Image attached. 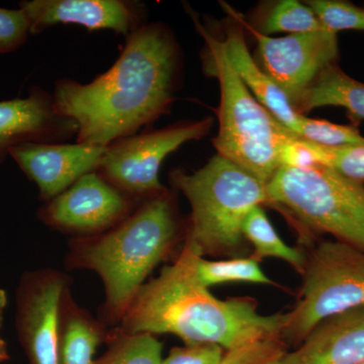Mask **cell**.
<instances>
[{
    "mask_svg": "<svg viewBox=\"0 0 364 364\" xmlns=\"http://www.w3.org/2000/svg\"><path fill=\"white\" fill-rule=\"evenodd\" d=\"M31 35L30 21L23 9L0 7V54L16 52Z\"/></svg>",
    "mask_w": 364,
    "mask_h": 364,
    "instance_id": "27",
    "label": "cell"
},
{
    "mask_svg": "<svg viewBox=\"0 0 364 364\" xmlns=\"http://www.w3.org/2000/svg\"><path fill=\"white\" fill-rule=\"evenodd\" d=\"M212 124L208 117L122 139L107 147L97 172L132 200L161 195L166 191L159 181L165 158L183 144L208 135Z\"/></svg>",
    "mask_w": 364,
    "mask_h": 364,
    "instance_id": "8",
    "label": "cell"
},
{
    "mask_svg": "<svg viewBox=\"0 0 364 364\" xmlns=\"http://www.w3.org/2000/svg\"><path fill=\"white\" fill-rule=\"evenodd\" d=\"M196 275L203 286L210 287L228 282L272 284L273 282L253 256L226 260H207L200 256L196 263Z\"/></svg>",
    "mask_w": 364,
    "mask_h": 364,
    "instance_id": "19",
    "label": "cell"
},
{
    "mask_svg": "<svg viewBox=\"0 0 364 364\" xmlns=\"http://www.w3.org/2000/svg\"><path fill=\"white\" fill-rule=\"evenodd\" d=\"M298 136L327 147L364 146V136L360 135L358 128L305 116L301 117Z\"/></svg>",
    "mask_w": 364,
    "mask_h": 364,
    "instance_id": "23",
    "label": "cell"
},
{
    "mask_svg": "<svg viewBox=\"0 0 364 364\" xmlns=\"http://www.w3.org/2000/svg\"><path fill=\"white\" fill-rule=\"evenodd\" d=\"M7 358H9V355H7L6 342H4V339L0 337V363L6 360Z\"/></svg>",
    "mask_w": 364,
    "mask_h": 364,
    "instance_id": "31",
    "label": "cell"
},
{
    "mask_svg": "<svg viewBox=\"0 0 364 364\" xmlns=\"http://www.w3.org/2000/svg\"><path fill=\"white\" fill-rule=\"evenodd\" d=\"M301 274L299 301L282 318V339L301 342L321 321L364 306L363 251L336 240L321 242Z\"/></svg>",
    "mask_w": 364,
    "mask_h": 364,
    "instance_id": "7",
    "label": "cell"
},
{
    "mask_svg": "<svg viewBox=\"0 0 364 364\" xmlns=\"http://www.w3.org/2000/svg\"><path fill=\"white\" fill-rule=\"evenodd\" d=\"M170 178L191 203L186 241L202 256L236 252L244 220L268 203L267 184L219 154L198 171L176 169Z\"/></svg>",
    "mask_w": 364,
    "mask_h": 364,
    "instance_id": "4",
    "label": "cell"
},
{
    "mask_svg": "<svg viewBox=\"0 0 364 364\" xmlns=\"http://www.w3.org/2000/svg\"><path fill=\"white\" fill-rule=\"evenodd\" d=\"M224 43L230 63L251 95L282 126L298 136L304 114L296 112L286 92L251 57L240 31L236 28L228 31Z\"/></svg>",
    "mask_w": 364,
    "mask_h": 364,
    "instance_id": "16",
    "label": "cell"
},
{
    "mask_svg": "<svg viewBox=\"0 0 364 364\" xmlns=\"http://www.w3.org/2000/svg\"><path fill=\"white\" fill-rule=\"evenodd\" d=\"M358 364H364V360L361 361V363H359Z\"/></svg>",
    "mask_w": 364,
    "mask_h": 364,
    "instance_id": "32",
    "label": "cell"
},
{
    "mask_svg": "<svg viewBox=\"0 0 364 364\" xmlns=\"http://www.w3.org/2000/svg\"><path fill=\"white\" fill-rule=\"evenodd\" d=\"M328 105L346 109L354 128L364 121V83L347 75L336 63L318 74L294 107L303 114Z\"/></svg>",
    "mask_w": 364,
    "mask_h": 364,
    "instance_id": "17",
    "label": "cell"
},
{
    "mask_svg": "<svg viewBox=\"0 0 364 364\" xmlns=\"http://www.w3.org/2000/svg\"><path fill=\"white\" fill-rule=\"evenodd\" d=\"M200 256L186 241L176 262L163 268L134 296L122 318L123 332L167 333L186 345L215 344L225 351L282 335L284 314L261 315L251 299L215 298L196 275Z\"/></svg>",
    "mask_w": 364,
    "mask_h": 364,
    "instance_id": "2",
    "label": "cell"
},
{
    "mask_svg": "<svg viewBox=\"0 0 364 364\" xmlns=\"http://www.w3.org/2000/svg\"><path fill=\"white\" fill-rule=\"evenodd\" d=\"M225 350L215 344L186 345L176 348L161 364H221Z\"/></svg>",
    "mask_w": 364,
    "mask_h": 364,
    "instance_id": "29",
    "label": "cell"
},
{
    "mask_svg": "<svg viewBox=\"0 0 364 364\" xmlns=\"http://www.w3.org/2000/svg\"><path fill=\"white\" fill-rule=\"evenodd\" d=\"M191 14L207 44L208 70L220 81L218 154L267 184L279 168V146L287 129L251 95L234 70L224 41L218 40Z\"/></svg>",
    "mask_w": 364,
    "mask_h": 364,
    "instance_id": "5",
    "label": "cell"
},
{
    "mask_svg": "<svg viewBox=\"0 0 364 364\" xmlns=\"http://www.w3.org/2000/svg\"><path fill=\"white\" fill-rule=\"evenodd\" d=\"M65 282L55 272H37L21 282L18 330L31 364H61V305Z\"/></svg>",
    "mask_w": 364,
    "mask_h": 364,
    "instance_id": "11",
    "label": "cell"
},
{
    "mask_svg": "<svg viewBox=\"0 0 364 364\" xmlns=\"http://www.w3.org/2000/svg\"><path fill=\"white\" fill-rule=\"evenodd\" d=\"M277 205L316 233L364 252V186L327 166H280L267 186Z\"/></svg>",
    "mask_w": 364,
    "mask_h": 364,
    "instance_id": "6",
    "label": "cell"
},
{
    "mask_svg": "<svg viewBox=\"0 0 364 364\" xmlns=\"http://www.w3.org/2000/svg\"><path fill=\"white\" fill-rule=\"evenodd\" d=\"M100 340L97 324L81 314H73L61 325V364H95L93 354Z\"/></svg>",
    "mask_w": 364,
    "mask_h": 364,
    "instance_id": "20",
    "label": "cell"
},
{
    "mask_svg": "<svg viewBox=\"0 0 364 364\" xmlns=\"http://www.w3.org/2000/svg\"><path fill=\"white\" fill-rule=\"evenodd\" d=\"M30 21L31 35L60 23L90 31L109 30L130 36L145 18L144 6L124 0H23L18 4Z\"/></svg>",
    "mask_w": 364,
    "mask_h": 364,
    "instance_id": "13",
    "label": "cell"
},
{
    "mask_svg": "<svg viewBox=\"0 0 364 364\" xmlns=\"http://www.w3.org/2000/svg\"><path fill=\"white\" fill-rule=\"evenodd\" d=\"M134 200L97 171L79 178L40 210L47 224L78 233H95L116 226L132 214Z\"/></svg>",
    "mask_w": 364,
    "mask_h": 364,
    "instance_id": "10",
    "label": "cell"
},
{
    "mask_svg": "<svg viewBox=\"0 0 364 364\" xmlns=\"http://www.w3.org/2000/svg\"><path fill=\"white\" fill-rule=\"evenodd\" d=\"M178 69L168 28L147 23L127 37L116 63L91 82L59 79L55 107L77 124L76 142L109 147L168 112Z\"/></svg>",
    "mask_w": 364,
    "mask_h": 364,
    "instance_id": "1",
    "label": "cell"
},
{
    "mask_svg": "<svg viewBox=\"0 0 364 364\" xmlns=\"http://www.w3.org/2000/svg\"><path fill=\"white\" fill-rule=\"evenodd\" d=\"M364 360V306L321 321L282 364H358Z\"/></svg>",
    "mask_w": 364,
    "mask_h": 364,
    "instance_id": "15",
    "label": "cell"
},
{
    "mask_svg": "<svg viewBox=\"0 0 364 364\" xmlns=\"http://www.w3.org/2000/svg\"><path fill=\"white\" fill-rule=\"evenodd\" d=\"M329 161L327 167L336 170L352 181L364 182V146L327 147Z\"/></svg>",
    "mask_w": 364,
    "mask_h": 364,
    "instance_id": "28",
    "label": "cell"
},
{
    "mask_svg": "<svg viewBox=\"0 0 364 364\" xmlns=\"http://www.w3.org/2000/svg\"><path fill=\"white\" fill-rule=\"evenodd\" d=\"M107 147L83 143H31L9 152L18 167L37 184L42 200H49L81 177L97 171Z\"/></svg>",
    "mask_w": 364,
    "mask_h": 364,
    "instance_id": "12",
    "label": "cell"
},
{
    "mask_svg": "<svg viewBox=\"0 0 364 364\" xmlns=\"http://www.w3.org/2000/svg\"><path fill=\"white\" fill-rule=\"evenodd\" d=\"M280 166L311 168L327 166L329 161L327 146L310 142L287 130L279 146Z\"/></svg>",
    "mask_w": 364,
    "mask_h": 364,
    "instance_id": "24",
    "label": "cell"
},
{
    "mask_svg": "<svg viewBox=\"0 0 364 364\" xmlns=\"http://www.w3.org/2000/svg\"><path fill=\"white\" fill-rule=\"evenodd\" d=\"M7 303L6 294L4 289H0V327H1L2 320H4V312Z\"/></svg>",
    "mask_w": 364,
    "mask_h": 364,
    "instance_id": "30",
    "label": "cell"
},
{
    "mask_svg": "<svg viewBox=\"0 0 364 364\" xmlns=\"http://www.w3.org/2000/svg\"><path fill=\"white\" fill-rule=\"evenodd\" d=\"M162 344L146 333L126 334L95 364H161Z\"/></svg>",
    "mask_w": 364,
    "mask_h": 364,
    "instance_id": "22",
    "label": "cell"
},
{
    "mask_svg": "<svg viewBox=\"0 0 364 364\" xmlns=\"http://www.w3.org/2000/svg\"><path fill=\"white\" fill-rule=\"evenodd\" d=\"M242 234L254 247L256 259L273 257L287 261L299 272L305 268L306 257L299 249L291 247L280 238L261 205L254 208L244 220Z\"/></svg>",
    "mask_w": 364,
    "mask_h": 364,
    "instance_id": "18",
    "label": "cell"
},
{
    "mask_svg": "<svg viewBox=\"0 0 364 364\" xmlns=\"http://www.w3.org/2000/svg\"><path fill=\"white\" fill-rule=\"evenodd\" d=\"M325 26L308 4L296 0L277 2L263 16L259 30L262 35L277 33H304L322 30ZM255 30V28H254Z\"/></svg>",
    "mask_w": 364,
    "mask_h": 364,
    "instance_id": "21",
    "label": "cell"
},
{
    "mask_svg": "<svg viewBox=\"0 0 364 364\" xmlns=\"http://www.w3.org/2000/svg\"><path fill=\"white\" fill-rule=\"evenodd\" d=\"M77 133V124L57 111L53 95L33 86L28 97L0 102V165L14 147L63 143Z\"/></svg>",
    "mask_w": 364,
    "mask_h": 364,
    "instance_id": "14",
    "label": "cell"
},
{
    "mask_svg": "<svg viewBox=\"0 0 364 364\" xmlns=\"http://www.w3.org/2000/svg\"><path fill=\"white\" fill-rule=\"evenodd\" d=\"M250 31L257 41L263 70L286 92L294 107L318 74L338 58L337 33L326 28L282 38Z\"/></svg>",
    "mask_w": 364,
    "mask_h": 364,
    "instance_id": "9",
    "label": "cell"
},
{
    "mask_svg": "<svg viewBox=\"0 0 364 364\" xmlns=\"http://www.w3.org/2000/svg\"><path fill=\"white\" fill-rule=\"evenodd\" d=\"M177 218L168 191L145 200L124 221L85 246L83 262L100 275L112 318H123L134 296L177 233Z\"/></svg>",
    "mask_w": 364,
    "mask_h": 364,
    "instance_id": "3",
    "label": "cell"
},
{
    "mask_svg": "<svg viewBox=\"0 0 364 364\" xmlns=\"http://www.w3.org/2000/svg\"><path fill=\"white\" fill-rule=\"evenodd\" d=\"M306 4L313 9L327 30L364 31V9L339 0H311Z\"/></svg>",
    "mask_w": 364,
    "mask_h": 364,
    "instance_id": "25",
    "label": "cell"
},
{
    "mask_svg": "<svg viewBox=\"0 0 364 364\" xmlns=\"http://www.w3.org/2000/svg\"><path fill=\"white\" fill-rule=\"evenodd\" d=\"M286 353L282 335H272L225 351L221 364H282Z\"/></svg>",
    "mask_w": 364,
    "mask_h": 364,
    "instance_id": "26",
    "label": "cell"
}]
</instances>
